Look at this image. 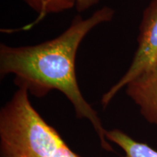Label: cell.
Masks as SVG:
<instances>
[{"label":"cell","instance_id":"6da1fadb","mask_svg":"<svg viewBox=\"0 0 157 157\" xmlns=\"http://www.w3.org/2000/svg\"><path fill=\"white\" fill-rule=\"evenodd\" d=\"M115 11L104 6L84 19L77 15L68 28L56 38L35 45L12 47L0 44V75L14 76L17 88L41 98L52 90L63 94L74 107L76 117L87 119L98 135L102 148L113 152L97 111L86 101L76 76V53L83 39L94 28L110 22Z\"/></svg>","mask_w":157,"mask_h":157},{"label":"cell","instance_id":"5b68a950","mask_svg":"<svg viewBox=\"0 0 157 157\" xmlns=\"http://www.w3.org/2000/svg\"><path fill=\"white\" fill-rule=\"evenodd\" d=\"M106 139L122 149L121 157H157V151L148 144L135 140L119 129L107 130Z\"/></svg>","mask_w":157,"mask_h":157},{"label":"cell","instance_id":"8992f818","mask_svg":"<svg viewBox=\"0 0 157 157\" xmlns=\"http://www.w3.org/2000/svg\"><path fill=\"white\" fill-rule=\"evenodd\" d=\"M31 9L38 13V17L33 23L27 25L31 28L48 14L59 13L68 10L76 6V0H23ZM25 29L24 30H26Z\"/></svg>","mask_w":157,"mask_h":157},{"label":"cell","instance_id":"277c9868","mask_svg":"<svg viewBox=\"0 0 157 157\" xmlns=\"http://www.w3.org/2000/svg\"><path fill=\"white\" fill-rule=\"evenodd\" d=\"M125 89L143 117L157 125V64L129 82Z\"/></svg>","mask_w":157,"mask_h":157},{"label":"cell","instance_id":"7a4b0ae2","mask_svg":"<svg viewBox=\"0 0 157 157\" xmlns=\"http://www.w3.org/2000/svg\"><path fill=\"white\" fill-rule=\"evenodd\" d=\"M0 157H83L68 146L17 88L0 110Z\"/></svg>","mask_w":157,"mask_h":157},{"label":"cell","instance_id":"52a82bcc","mask_svg":"<svg viewBox=\"0 0 157 157\" xmlns=\"http://www.w3.org/2000/svg\"><path fill=\"white\" fill-rule=\"evenodd\" d=\"M98 2L99 0H76L75 7L78 13H82L98 5Z\"/></svg>","mask_w":157,"mask_h":157},{"label":"cell","instance_id":"3957f363","mask_svg":"<svg viewBox=\"0 0 157 157\" xmlns=\"http://www.w3.org/2000/svg\"><path fill=\"white\" fill-rule=\"evenodd\" d=\"M157 64V0H151L143 13L137 37V48L125 74L101 98L106 108L129 82Z\"/></svg>","mask_w":157,"mask_h":157}]
</instances>
